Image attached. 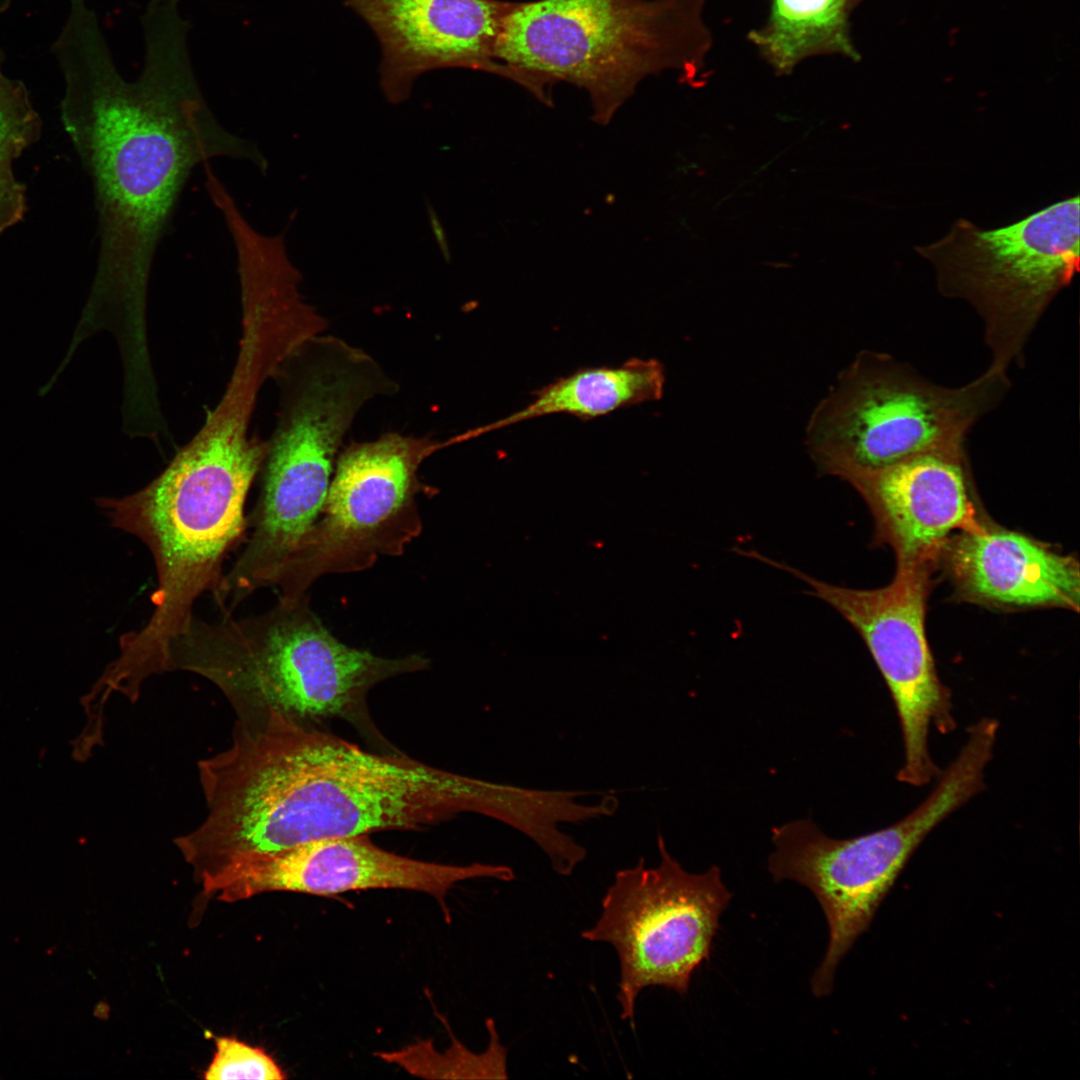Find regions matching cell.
<instances>
[{
	"mask_svg": "<svg viewBox=\"0 0 1080 1080\" xmlns=\"http://www.w3.org/2000/svg\"><path fill=\"white\" fill-rule=\"evenodd\" d=\"M657 845L659 865L647 868L641 857L635 866L618 870L599 919L581 933L616 950L620 1016L632 1026L637 998L646 987L688 992L693 972L710 958L720 916L732 898L717 866L689 873L670 855L661 834Z\"/></svg>",
	"mask_w": 1080,
	"mask_h": 1080,
	"instance_id": "obj_10",
	"label": "cell"
},
{
	"mask_svg": "<svg viewBox=\"0 0 1080 1080\" xmlns=\"http://www.w3.org/2000/svg\"><path fill=\"white\" fill-rule=\"evenodd\" d=\"M214 1057L204 1073L207 1080H282L281 1068L265 1051L231 1037L215 1040Z\"/></svg>",
	"mask_w": 1080,
	"mask_h": 1080,
	"instance_id": "obj_20",
	"label": "cell"
},
{
	"mask_svg": "<svg viewBox=\"0 0 1080 1080\" xmlns=\"http://www.w3.org/2000/svg\"><path fill=\"white\" fill-rule=\"evenodd\" d=\"M436 449L428 437L397 432L342 449L320 517L276 584L280 597L401 555L422 531L417 497L428 488L418 472Z\"/></svg>",
	"mask_w": 1080,
	"mask_h": 1080,
	"instance_id": "obj_11",
	"label": "cell"
},
{
	"mask_svg": "<svg viewBox=\"0 0 1080 1080\" xmlns=\"http://www.w3.org/2000/svg\"><path fill=\"white\" fill-rule=\"evenodd\" d=\"M752 558L806 583L810 595L854 627L881 672L899 717L904 763L897 779L923 786L939 778L941 770L928 748L929 731L934 726L949 733L955 720L950 691L938 676L925 632L932 566L897 567L888 585L854 589L820 580L757 551Z\"/></svg>",
	"mask_w": 1080,
	"mask_h": 1080,
	"instance_id": "obj_12",
	"label": "cell"
},
{
	"mask_svg": "<svg viewBox=\"0 0 1080 1080\" xmlns=\"http://www.w3.org/2000/svg\"><path fill=\"white\" fill-rule=\"evenodd\" d=\"M1079 196L995 229L957 219L941 239L914 250L935 270L943 297L979 316L990 367H1022L1052 301L1079 272Z\"/></svg>",
	"mask_w": 1080,
	"mask_h": 1080,
	"instance_id": "obj_9",
	"label": "cell"
},
{
	"mask_svg": "<svg viewBox=\"0 0 1080 1080\" xmlns=\"http://www.w3.org/2000/svg\"><path fill=\"white\" fill-rule=\"evenodd\" d=\"M851 1H852L853 6H855L861 0H851Z\"/></svg>",
	"mask_w": 1080,
	"mask_h": 1080,
	"instance_id": "obj_23",
	"label": "cell"
},
{
	"mask_svg": "<svg viewBox=\"0 0 1080 1080\" xmlns=\"http://www.w3.org/2000/svg\"><path fill=\"white\" fill-rule=\"evenodd\" d=\"M427 211H428V218H429L430 226H431V229H432L433 234L435 236L436 242H437V244L439 246V249L441 251V254L444 257V259L446 260V262H450L451 254H450V249H449V245H448V241H447L445 231H444L443 226H442V224H441V222H440V220L438 218L437 213L435 212L434 208L431 206V204L429 202H427Z\"/></svg>",
	"mask_w": 1080,
	"mask_h": 1080,
	"instance_id": "obj_21",
	"label": "cell"
},
{
	"mask_svg": "<svg viewBox=\"0 0 1080 1080\" xmlns=\"http://www.w3.org/2000/svg\"><path fill=\"white\" fill-rule=\"evenodd\" d=\"M428 667L421 655L388 658L343 643L312 610L307 594L280 597L273 608L253 616L237 618L226 611L217 621L195 616L168 649L169 672L205 678L238 718L266 710L314 723L342 718L384 744L367 709L369 691Z\"/></svg>",
	"mask_w": 1080,
	"mask_h": 1080,
	"instance_id": "obj_4",
	"label": "cell"
},
{
	"mask_svg": "<svg viewBox=\"0 0 1080 1080\" xmlns=\"http://www.w3.org/2000/svg\"><path fill=\"white\" fill-rule=\"evenodd\" d=\"M851 0H771L768 19L749 41L778 75L804 59L838 54L858 60L850 36Z\"/></svg>",
	"mask_w": 1080,
	"mask_h": 1080,
	"instance_id": "obj_18",
	"label": "cell"
},
{
	"mask_svg": "<svg viewBox=\"0 0 1080 1080\" xmlns=\"http://www.w3.org/2000/svg\"><path fill=\"white\" fill-rule=\"evenodd\" d=\"M373 31L381 48L380 87L399 104L422 74L465 68L508 79L528 92L533 80L499 62L495 47L516 2L504 0H344Z\"/></svg>",
	"mask_w": 1080,
	"mask_h": 1080,
	"instance_id": "obj_14",
	"label": "cell"
},
{
	"mask_svg": "<svg viewBox=\"0 0 1080 1080\" xmlns=\"http://www.w3.org/2000/svg\"><path fill=\"white\" fill-rule=\"evenodd\" d=\"M267 450L242 419L212 414L145 487L99 500L114 528L148 548L157 573L149 619L120 637L107 666L126 692L167 673L168 648L195 617L197 599L217 593L227 554L246 539L245 502Z\"/></svg>",
	"mask_w": 1080,
	"mask_h": 1080,
	"instance_id": "obj_3",
	"label": "cell"
},
{
	"mask_svg": "<svg viewBox=\"0 0 1080 1080\" xmlns=\"http://www.w3.org/2000/svg\"><path fill=\"white\" fill-rule=\"evenodd\" d=\"M0 50V233L20 222L26 191L14 169L23 152L40 136L41 119L25 84L3 70Z\"/></svg>",
	"mask_w": 1080,
	"mask_h": 1080,
	"instance_id": "obj_19",
	"label": "cell"
},
{
	"mask_svg": "<svg viewBox=\"0 0 1080 1080\" xmlns=\"http://www.w3.org/2000/svg\"><path fill=\"white\" fill-rule=\"evenodd\" d=\"M144 65L118 71L96 12L68 7L52 44L64 80L61 118L90 177L98 215L94 297L119 320L120 338L147 340V291L158 246L192 171L214 158L268 162L255 142L209 108L188 49L191 25L177 0H150L141 17Z\"/></svg>",
	"mask_w": 1080,
	"mask_h": 1080,
	"instance_id": "obj_1",
	"label": "cell"
},
{
	"mask_svg": "<svg viewBox=\"0 0 1080 1080\" xmlns=\"http://www.w3.org/2000/svg\"><path fill=\"white\" fill-rule=\"evenodd\" d=\"M989 741L971 735L941 772L937 786L910 814L884 829L849 839L824 834L810 819L775 827L768 869L775 881L793 880L818 900L828 923L825 956L812 977L817 997L831 993L838 964L869 927L877 908L923 839L984 788L992 759Z\"/></svg>",
	"mask_w": 1080,
	"mask_h": 1080,
	"instance_id": "obj_8",
	"label": "cell"
},
{
	"mask_svg": "<svg viewBox=\"0 0 1080 1080\" xmlns=\"http://www.w3.org/2000/svg\"><path fill=\"white\" fill-rule=\"evenodd\" d=\"M705 0H534L505 17L496 59L551 96L566 82L586 91L608 123L647 76L667 70L703 83L712 34Z\"/></svg>",
	"mask_w": 1080,
	"mask_h": 1080,
	"instance_id": "obj_5",
	"label": "cell"
},
{
	"mask_svg": "<svg viewBox=\"0 0 1080 1080\" xmlns=\"http://www.w3.org/2000/svg\"><path fill=\"white\" fill-rule=\"evenodd\" d=\"M943 554L958 591L969 600L1079 610L1078 561L1024 534L982 526L951 538Z\"/></svg>",
	"mask_w": 1080,
	"mask_h": 1080,
	"instance_id": "obj_16",
	"label": "cell"
},
{
	"mask_svg": "<svg viewBox=\"0 0 1080 1080\" xmlns=\"http://www.w3.org/2000/svg\"><path fill=\"white\" fill-rule=\"evenodd\" d=\"M197 769L206 814L185 843L211 874L312 840L478 814L483 782L369 752L275 710L238 718L231 744Z\"/></svg>",
	"mask_w": 1080,
	"mask_h": 1080,
	"instance_id": "obj_2",
	"label": "cell"
},
{
	"mask_svg": "<svg viewBox=\"0 0 1080 1080\" xmlns=\"http://www.w3.org/2000/svg\"><path fill=\"white\" fill-rule=\"evenodd\" d=\"M972 480L964 444L844 481L867 504L875 523V543L893 549L897 567H933L953 532L983 526L976 518Z\"/></svg>",
	"mask_w": 1080,
	"mask_h": 1080,
	"instance_id": "obj_15",
	"label": "cell"
},
{
	"mask_svg": "<svg viewBox=\"0 0 1080 1080\" xmlns=\"http://www.w3.org/2000/svg\"><path fill=\"white\" fill-rule=\"evenodd\" d=\"M275 379L281 392L278 421L248 518V542L259 555L283 560L298 551L318 521L358 413L371 400L395 394L398 385L368 352L326 332L303 343Z\"/></svg>",
	"mask_w": 1080,
	"mask_h": 1080,
	"instance_id": "obj_6",
	"label": "cell"
},
{
	"mask_svg": "<svg viewBox=\"0 0 1080 1080\" xmlns=\"http://www.w3.org/2000/svg\"><path fill=\"white\" fill-rule=\"evenodd\" d=\"M1012 386L987 368L945 386L886 352L862 350L813 410L805 443L817 471L847 479L932 450L966 444L972 428Z\"/></svg>",
	"mask_w": 1080,
	"mask_h": 1080,
	"instance_id": "obj_7",
	"label": "cell"
},
{
	"mask_svg": "<svg viewBox=\"0 0 1080 1080\" xmlns=\"http://www.w3.org/2000/svg\"><path fill=\"white\" fill-rule=\"evenodd\" d=\"M11 0H0V14L4 13L8 8Z\"/></svg>",
	"mask_w": 1080,
	"mask_h": 1080,
	"instance_id": "obj_22",
	"label": "cell"
},
{
	"mask_svg": "<svg viewBox=\"0 0 1080 1080\" xmlns=\"http://www.w3.org/2000/svg\"><path fill=\"white\" fill-rule=\"evenodd\" d=\"M665 381L664 366L656 359L631 358L618 366L582 368L534 391L532 401L522 409L476 428L466 437L555 414L594 419L661 399Z\"/></svg>",
	"mask_w": 1080,
	"mask_h": 1080,
	"instance_id": "obj_17",
	"label": "cell"
},
{
	"mask_svg": "<svg viewBox=\"0 0 1080 1080\" xmlns=\"http://www.w3.org/2000/svg\"><path fill=\"white\" fill-rule=\"evenodd\" d=\"M505 865H447L389 852L367 834L308 841L225 871L202 886L204 896L234 902L266 892L332 896L369 889L427 893L441 905L457 883L475 878L512 881Z\"/></svg>",
	"mask_w": 1080,
	"mask_h": 1080,
	"instance_id": "obj_13",
	"label": "cell"
}]
</instances>
